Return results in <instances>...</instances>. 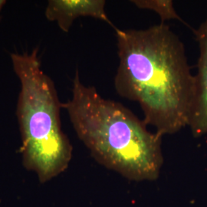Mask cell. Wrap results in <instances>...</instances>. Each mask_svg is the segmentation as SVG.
Instances as JSON below:
<instances>
[{
    "instance_id": "1",
    "label": "cell",
    "mask_w": 207,
    "mask_h": 207,
    "mask_svg": "<svg viewBox=\"0 0 207 207\" xmlns=\"http://www.w3.org/2000/svg\"><path fill=\"white\" fill-rule=\"evenodd\" d=\"M114 30L117 93L137 102L144 122L160 136L187 127L195 78L178 36L164 23L141 30Z\"/></svg>"
},
{
    "instance_id": "2",
    "label": "cell",
    "mask_w": 207,
    "mask_h": 207,
    "mask_svg": "<svg viewBox=\"0 0 207 207\" xmlns=\"http://www.w3.org/2000/svg\"><path fill=\"white\" fill-rule=\"evenodd\" d=\"M67 110L78 138L96 161L134 181L155 180L163 164L162 136L125 106L85 86L75 72Z\"/></svg>"
},
{
    "instance_id": "3",
    "label": "cell",
    "mask_w": 207,
    "mask_h": 207,
    "mask_svg": "<svg viewBox=\"0 0 207 207\" xmlns=\"http://www.w3.org/2000/svg\"><path fill=\"white\" fill-rule=\"evenodd\" d=\"M38 52L36 48L31 53H11L10 56L21 85L16 116L22 162L45 183L68 168L72 146L61 129V103L54 83L42 69Z\"/></svg>"
},
{
    "instance_id": "4",
    "label": "cell",
    "mask_w": 207,
    "mask_h": 207,
    "mask_svg": "<svg viewBox=\"0 0 207 207\" xmlns=\"http://www.w3.org/2000/svg\"><path fill=\"white\" fill-rule=\"evenodd\" d=\"M199 45L197 73L188 126L195 137L207 134V17L198 29H193Z\"/></svg>"
},
{
    "instance_id": "5",
    "label": "cell",
    "mask_w": 207,
    "mask_h": 207,
    "mask_svg": "<svg viewBox=\"0 0 207 207\" xmlns=\"http://www.w3.org/2000/svg\"><path fill=\"white\" fill-rule=\"evenodd\" d=\"M104 0H49L45 15L50 22H55L64 32L68 33L74 21L79 17H91L107 22L114 29L105 11Z\"/></svg>"
},
{
    "instance_id": "6",
    "label": "cell",
    "mask_w": 207,
    "mask_h": 207,
    "mask_svg": "<svg viewBox=\"0 0 207 207\" xmlns=\"http://www.w3.org/2000/svg\"><path fill=\"white\" fill-rule=\"evenodd\" d=\"M131 2L138 9H147L156 12L161 19V23L171 19H177L184 22L175 10L173 2L171 0H132Z\"/></svg>"
},
{
    "instance_id": "7",
    "label": "cell",
    "mask_w": 207,
    "mask_h": 207,
    "mask_svg": "<svg viewBox=\"0 0 207 207\" xmlns=\"http://www.w3.org/2000/svg\"><path fill=\"white\" fill-rule=\"evenodd\" d=\"M5 3H6V1H5V0H0V12L2 11L4 5H5Z\"/></svg>"
}]
</instances>
